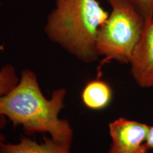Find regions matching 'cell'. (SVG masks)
Wrapping results in <instances>:
<instances>
[{
    "label": "cell",
    "instance_id": "1",
    "mask_svg": "<svg viewBox=\"0 0 153 153\" xmlns=\"http://www.w3.org/2000/svg\"><path fill=\"white\" fill-rule=\"evenodd\" d=\"M66 94V89L60 88L53 91L51 99H47L35 72L24 70L18 84L0 97V114L15 127L22 126L26 135L48 134L57 142L72 145L73 129L68 120L59 117Z\"/></svg>",
    "mask_w": 153,
    "mask_h": 153
},
{
    "label": "cell",
    "instance_id": "2",
    "mask_svg": "<svg viewBox=\"0 0 153 153\" xmlns=\"http://www.w3.org/2000/svg\"><path fill=\"white\" fill-rule=\"evenodd\" d=\"M45 33L51 41L82 62L99 59L97 38L108 13L97 0H55Z\"/></svg>",
    "mask_w": 153,
    "mask_h": 153
},
{
    "label": "cell",
    "instance_id": "3",
    "mask_svg": "<svg viewBox=\"0 0 153 153\" xmlns=\"http://www.w3.org/2000/svg\"><path fill=\"white\" fill-rule=\"evenodd\" d=\"M111 11L99 28L97 51L104 62L130 64L142 36L145 19L128 0H107Z\"/></svg>",
    "mask_w": 153,
    "mask_h": 153
},
{
    "label": "cell",
    "instance_id": "4",
    "mask_svg": "<svg viewBox=\"0 0 153 153\" xmlns=\"http://www.w3.org/2000/svg\"><path fill=\"white\" fill-rule=\"evenodd\" d=\"M111 145L108 153H146L151 126L136 120L119 118L108 126Z\"/></svg>",
    "mask_w": 153,
    "mask_h": 153
},
{
    "label": "cell",
    "instance_id": "5",
    "mask_svg": "<svg viewBox=\"0 0 153 153\" xmlns=\"http://www.w3.org/2000/svg\"><path fill=\"white\" fill-rule=\"evenodd\" d=\"M130 65L132 76L140 87H153V19L145 21Z\"/></svg>",
    "mask_w": 153,
    "mask_h": 153
},
{
    "label": "cell",
    "instance_id": "6",
    "mask_svg": "<svg viewBox=\"0 0 153 153\" xmlns=\"http://www.w3.org/2000/svg\"><path fill=\"white\" fill-rule=\"evenodd\" d=\"M70 148L71 145L57 142L45 135L42 143L23 136L18 143H0V153H72Z\"/></svg>",
    "mask_w": 153,
    "mask_h": 153
},
{
    "label": "cell",
    "instance_id": "7",
    "mask_svg": "<svg viewBox=\"0 0 153 153\" xmlns=\"http://www.w3.org/2000/svg\"><path fill=\"white\" fill-rule=\"evenodd\" d=\"M112 95V89L108 83L101 79H94L85 86L81 98L87 108L91 110H101L109 105Z\"/></svg>",
    "mask_w": 153,
    "mask_h": 153
},
{
    "label": "cell",
    "instance_id": "8",
    "mask_svg": "<svg viewBox=\"0 0 153 153\" xmlns=\"http://www.w3.org/2000/svg\"><path fill=\"white\" fill-rule=\"evenodd\" d=\"M19 79L12 65L7 64L0 69V97L9 93L18 84Z\"/></svg>",
    "mask_w": 153,
    "mask_h": 153
},
{
    "label": "cell",
    "instance_id": "9",
    "mask_svg": "<svg viewBox=\"0 0 153 153\" xmlns=\"http://www.w3.org/2000/svg\"><path fill=\"white\" fill-rule=\"evenodd\" d=\"M143 15L145 21L153 19V0H128Z\"/></svg>",
    "mask_w": 153,
    "mask_h": 153
},
{
    "label": "cell",
    "instance_id": "10",
    "mask_svg": "<svg viewBox=\"0 0 153 153\" xmlns=\"http://www.w3.org/2000/svg\"><path fill=\"white\" fill-rule=\"evenodd\" d=\"M7 118L4 116L0 114V143L6 141V137L2 133V131L5 128L6 124H7Z\"/></svg>",
    "mask_w": 153,
    "mask_h": 153
},
{
    "label": "cell",
    "instance_id": "11",
    "mask_svg": "<svg viewBox=\"0 0 153 153\" xmlns=\"http://www.w3.org/2000/svg\"><path fill=\"white\" fill-rule=\"evenodd\" d=\"M147 145L150 150H153V126H151L150 133H149L148 140H147Z\"/></svg>",
    "mask_w": 153,
    "mask_h": 153
}]
</instances>
